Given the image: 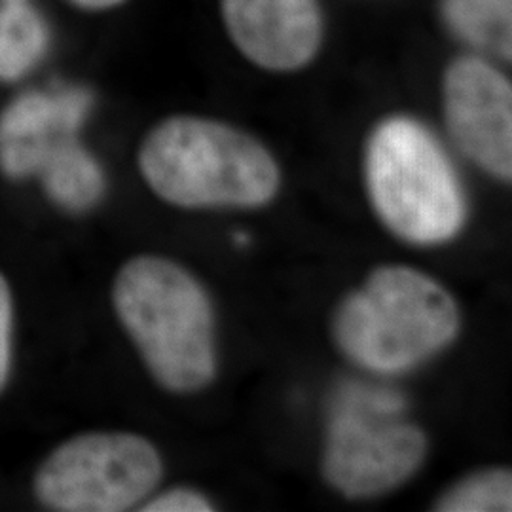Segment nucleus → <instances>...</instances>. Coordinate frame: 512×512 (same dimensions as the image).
Masks as SVG:
<instances>
[{
	"mask_svg": "<svg viewBox=\"0 0 512 512\" xmlns=\"http://www.w3.org/2000/svg\"><path fill=\"white\" fill-rule=\"evenodd\" d=\"M48 44V23L31 2L0 12V82H16L31 73Z\"/></svg>",
	"mask_w": 512,
	"mask_h": 512,
	"instance_id": "nucleus-11",
	"label": "nucleus"
},
{
	"mask_svg": "<svg viewBox=\"0 0 512 512\" xmlns=\"http://www.w3.org/2000/svg\"><path fill=\"white\" fill-rule=\"evenodd\" d=\"M92 105L84 90L27 93L0 116V169L12 179L37 175L50 148L74 135Z\"/></svg>",
	"mask_w": 512,
	"mask_h": 512,
	"instance_id": "nucleus-9",
	"label": "nucleus"
},
{
	"mask_svg": "<svg viewBox=\"0 0 512 512\" xmlns=\"http://www.w3.org/2000/svg\"><path fill=\"white\" fill-rule=\"evenodd\" d=\"M139 171L164 202L183 209H258L274 202L281 173L245 131L200 116H171L145 137Z\"/></svg>",
	"mask_w": 512,
	"mask_h": 512,
	"instance_id": "nucleus-3",
	"label": "nucleus"
},
{
	"mask_svg": "<svg viewBox=\"0 0 512 512\" xmlns=\"http://www.w3.org/2000/svg\"><path fill=\"white\" fill-rule=\"evenodd\" d=\"M461 330L454 294L439 279L404 264H385L342 298L332 338L351 363L397 376L450 348Z\"/></svg>",
	"mask_w": 512,
	"mask_h": 512,
	"instance_id": "nucleus-2",
	"label": "nucleus"
},
{
	"mask_svg": "<svg viewBox=\"0 0 512 512\" xmlns=\"http://www.w3.org/2000/svg\"><path fill=\"white\" fill-rule=\"evenodd\" d=\"M31 0H0V12H6V10H12V8H18L21 4H27Z\"/></svg>",
	"mask_w": 512,
	"mask_h": 512,
	"instance_id": "nucleus-17",
	"label": "nucleus"
},
{
	"mask_svg": "<svg viewBox=\"0 0 512 512\" xmlns=\"http://www.w3.org/2000/svg\"><path fill=\"white\" fill-rule=\"evenodd\" d=\"M220 6L236 48L266 71H298L321 48L317 0H220Z\"/></svg>",
	"mask_w": 512,
	"mask_h": 512,
	"instance_id": "nucleus-8",
	"label": "nucleus"
},
{
	"mask_svg": "<svg viewBox=\"0 0 512 512\" xmlns=\"http://www.w3.org/2000/svg\"><path fill=\"white\" fill-rule=\"evenodd\" d=\"M74 6L82 8V10H90V12H103V10H112L120 4H124L126 0H69Z\"/></svg>",
	"mask_w": 512,
	"mask_h": 512,
	"instance_id": "nucleus-16",
	"label": "nucleus"
},
{
	"mask_svg": "<svg viewBox=\"0 0 512 512\" xmlns=\"http://www.w3.org/2000/svg\"><path fill=\"white\" fill-rule=\"evenodd\" d=\"M440 512L512 511V475L507 467H486L459 478L435 501Z\"/></svg>",
	"mask_w": 512,
	"mask_h": 512,
	"instance_id": "nucleus-13",
	"label": "nucleus"
},
{
	"mask_svg": "<svg viewBox=\"0 0 512 512\" xmlns=\"http://www.w3.org/2000/svg\"><path fill=\"white\" fill-rule=\"evenodd\" d=\"M366 194L385 228L416 247L458 238L467 222V196L439 139L410 116H389L365 148Z\"/></svg>",
	"mask_w": 512,
	"mask_h": 512,
	"instance_id": "nucleus-4",
	"label": "nucleus"
},
{
	"mask_svg": "<svg viewBox=\"0 0 512 512\" xmlns=\"http://www.w3.org/2000/svg\"><path fill=\"white\" fill-rule=\"evenodd\" d=\"M112 304L148 372L164 389L190 395L215 380L217 321L196 275L164 256H135L114 279Z\"/></svg>",
	"mask_w": 512,
	"mask_h": 512,
	"instance_id": "nucleus-1",
	"label": "nucleus"
},
{
	"mask_svg": "<svg viewBox=\"0 0 512 512\" xmlns=\"http://www.w3.org/2000/svg\"><path fill=\"white\" fill-rule=\"evenodd\" d=\"M162 475V456L145 437L86 433L44 459L35 475V494L52 511H129L147 501Z\"/></svg>",
	"mask_w": 512,
	"mask_h": 512,
	"instance_id": "nucleus-5",
	"label": "nucleus"
},
{
	"mask_svg": "<svg viewBox=\"0 0 512 512\" xmlns=\"http://www.w3.org/2000/svg\"><path fill=\"white\" fill-rule=\"evenodd\" d=\"M143 512H211L215 511L213 501L207 495L192 488H173L164 494L150 497L143 507Z\"/></svg>",
	"mask_w": 512,
	"mask_h": 512,
	"instance_id": "nucleus-14",
	"label": "nucleus"
},
{
	"mask_svg": "<svg viewBox=\"0 0 512 512\" xmlns=\"http://www.w3.org/2000/svg\"><path fill=\"white\" fill-rule=\"evenodd\" d=\"M48 198L65 211L84 213L101 202L105 175L88 150L78 145L74 135L57 141L37 171Z\"/></svg>",
	"mask_w": 512,
	"mask_h": 512,
	"instance_id": "nucleus-10",
	"label": "nucleus"
},
{
	"mask_svg": "<svg viewBox=\"0 0 512 512\" xmlns=\"http://www.w3.org/2000/svg\"><path fill=\"white\" fill-rule=\"evenodd\" d=\"M12 329H14V304L6 279L0 275V391L8 382L12 368Z\"/></svg>",
	"mask_w": 512,
	"mask_h": 512,
	"instance_id": "nucleus-15",
	"label": "nucleus"
},
{
	"mask_svg": "<svg viewBox=\"0 0 512 512\" xmlns=\"http://www.w3.org/2000/svg\"><path fill=\"white\" fill-rule=\"evenodd\" d=\"M357 397L332 416L321 469L332 490L348 499H374L399 490L429 456L420 425L397 414L399 403L382 395Z\"/></svg>",
	"mask_w": 512,
	"mask_h": 512,
	"instance_id": "nucleus-6",
	"label": "nucleus"
},
{
	"mask_svg": "<svg viewBox=\"0 0 512 512\" xmlns=\"http://www.w3.org/2000/svg\"><path fill=\"white\" fill-rule=\"evenodd\" d=\"M444 118L461 152L497 181L512 177V86L480 57H459L442 84Z\"/></svg>",
	"mask_w": 512,
	"mask_h": 512,
	"instance_id": "nucleus-7",
	"label": "nucleus"
},
{
	"mask_svg": "<svg viewBox=\"0 0 512 512\" xmlns=\"http://www.w3.org/2000/svg\"><path fill=\"white\" fill-rule=\"evenodd\" d=\"M511 0H442L446 23L480 50L511 59Z\"/></svg>",
	"mask_w": 512,
	"mask_h": 512,
	"instance_id": "nucleus-12",
	"label": "nucleus"
}]
</instances>
